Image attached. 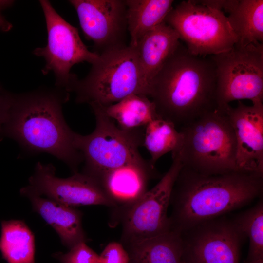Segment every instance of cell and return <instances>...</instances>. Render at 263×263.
<instances>
[{
	"mask_svg": "<svg viewBox=\"0 0 263 263\" xmlns=\"http://www.w3.org/2000/svg\"><path fill=\"white\" fill-rule=\"evenodd\" d=\"M0 251L7 263H35L34 235L24 221H1Z\"/></svg>",
	"mask_w": 263,
	"mask_h": 263,
	"instance_id": "cell-21",
	"label": "cell"
},
{
	"mask_svg": "<svg viewBox=\"0 0 263 263\" xmlns=\"http://www.w3.org/2000/svg\"><path fill=\"white\" fill-rule=\"evenodd\" d=\"M27 198L31 202L33 211L56 231L64 246L69 249L79 243L86 242L81 211L42 196L32 195Z\"/></svg>",
	"mask_w": 263,
	"mask_h": 263,
	"instance_id": "cell-17",
	"label": "cell"
},
{
	"mask_svg": "<svg viewBox=\"0 0 263 263\" xmlns=\"http://www.w3.org/2000/svg\"><path fill=\"white\" fill-rule=\"evenodd\" d=\"M10 102V94L0 93V133L6 123Z\"/></svg>",
	"mask_w": 263,
	"mask_h": 263,
	"instance_id": "cell-28",
	"label": "cell"
},
{
	"mask_svg": "<svg viewBox=\"0 0 263 263\" xmlns=\"http://www.w3.org/2000/svg\"><path fill=\"white\" fill-rule=\"evenodd\" d=\"M182 135L172 122L160 117L149 122L144 132L142 146L147 150L151 165L169 152L178 151L182 145Z\"/></svg>",
	"mask_w": 263,
	"mask_h": 263,
	"instance_id": "cell-23",
	"label": "cell"
},
{
	"mask_svg": "<svg viewBox=\"0 0 263 263\" xmlns=\"http://www.w3.org/2000/svg\"><path fill=\"white\" fill-rule=\"evenodd\" d=\"M69 93L56 87L10 94L2 133L31 153L46 152L61 160L73 173L83 161L74 143L75 132L67 125L62 105Z\"/></svg>",
	"mask_w": 263,
	"mask_h": 263,
	"instance_id": "cell-1",
	"label": "cell"
},
{
	"mask_svg": "<svg viewBox=\"0 0 263 263\" xmlns=\"http://www.w3.org/2000/svg\"><path fill=\"white\" fill-rule=\"evenodd\" d=\"M243 238L249 241L245 262L263 259V203L260 200L253 207L231 220Z\"/></svg>",
	"mask_w": 263,
	"mask_h": 263,
	"instance_id": "cell-24",
	"label": "cell"
},
{
	"mask_svg": "<svg viewBox=\"0 0 263 263\" xmlns=\"http://www.w3.org/2000/svg\"><path fill=\"white\" fill-rule=\"evenodd\" d=\"M68 91L75 93L78 103L102 107L132 94L148 96L136 47L128 45L102 53L84 78L75 76Z\"/></svg>",
	"mask_w": 263,
	"mask_h": 263,
	"instance_id": "cell-4",
	"label": "cell"
},
{
	"mask_svg": "<svg viewBox=\"0 0 263 263\" xmlns=\"http://www.w3.org/2000/svg\"><path fill=\"white\" fill-rule=\"evenodd\" d=\"M195 1L198 3L213 9L222 12H223L222 10H224L226 13L229 14L236 6L238 3L239 0H205Z\"/></svg>",
	"mask_w": 263,
	"mask_h": 263,
	"instance_id": "cell-27",
	"label": "cell"
},
{
	"mask_svg": "<svg viewBox=\"0 0 263 263\" xmlns=\"http://www.w3.org/2000/svg\"><path fill=\"white\" fill-rule=\"evenodd\" d=\"M185 263L183 261V263Z\"/></svg>",
	"mask_w": 263,
	"mask_h": 263,
	"instance_id": "cell-32",
	"label": "cell"
},
{
	"mask_svg": "<svg viewBox=\"0 0 263 263\" xmlns=\"http://www.w3.org/2000/svg\"><path fill=\"white\" fill-rule=\"evenodd\" d=\"M155 171L149 160H144L107 170L94 178L114 203L121 217L148 191Z\"/></svg>",
	"mask_w": 263,
	"mask_h": 263,
	"instance_id": "cell-15",
	"label": "cell"
},
{
	"mask_svg": "<svg viewBox=\"0 0 263 263\" xmlns=\"http://www.w3.org/2000/svg\"><path fill=\"white\" fill-rule=\"evenodd\" d=\"M164 22L178 34L191 55L206 57L230 50L237 37L223 12L197 3L182 1L172 9Z\"/></svg>",
	"mask_w": 263,
	"mask_h": 263,
	"instance_id": "cell-7",
	"label": "cell"
},
{
	"mask_svg": "<svg viewBox=\"0 0 263 263\" xmlns=\"http://www.w3.org/2000/svg\"><path fill=\"white\" fill-rule=\"evenodd\" d=\"M123 245L135 263H183L181 233L174 230Z\"/></svg>",
	"mask_w": 263,
	"mask_h": 263,
	"instance_id": "cell-18",
	"label": "cell"
},
{
	"mask_svg": "<svg viewBox=\"0 0 263 263\" xmlns=\"http://www.w3.org/2000/svg\"><path fill=\"white\" fill-rule=\"evenodd\" d=\"M180 233L185 263H239L243 238L231 220L217 218Z\"/></svg>",
	"mask_w": 263,
	"mask_h": 263,
	"instance_id": "cell-12",
	"label": "cell"
},
{
	"mask_svg": "<svg viewBox=\"0 0 263 263\" xmlns=\"http://www.w3.org/2000/svg\"><path fill=\"white\" fill-rule=\"evenodd\" d=\"M120 129L125 131L143 129L152 120L159 117L154 104L148 96L132 94L112 105H97Z\"/></svg>",
	"mask_w": 263,
	"mask_h": 263,
	"instance_id": "cell-20",
	"label": "cell"
},
{
	"mask_svg": "<svg viewBox=\"0 0 263 263\" xmlns=\"http://www.w3.org/2000/svg\"><path fill=\"white\" fill-rule=\"evenodd\" d=\"M90 107L95 116V129L87 135L75 133L74 139L85 162L83 173L95 178L107 170L145 160L138 150L142 146L145 128L122 130L99 107Z\"/></svg>",
	"mask_w": 263,
	"mask_h": 263,
	"instance_id": "cell-6",
	"label": "cell"
},
{
	"mask_svg": "<svg viewBox=\"0 0 263 263\" xmlns=\"http://www.w3.org/2000/svg\"><path fill=\"white\" fill-rule=\"evenodd\" d=\"M27 197L44 196L62 204L76 208L82 206L102 205L115 207L98 182L83 172H76L67 178L56 176V168L52 164L37 163L29 184L20 190Z\"/></svg>",
	"mask_w": 263,
	"mask_h": 263,
	"instance_id": "cell-11",
	"label": "cell"
},
{
	"mask_svg": "<svg viewBox=\"0 0 263 263\" xmlns=\"http://www.w3.org/2000/svg\"><path fill=\"white\" fill-rule=\"evenodd\" d=\"M224 109L234 131L238 170L263 175V104L238 101Z\"/></svg>",
	"mask_w": 263,
	"mask_h": 263,
	"instance_id": "cell-14",
	"label": "cell"
},
{
	"mask_svg": "<svg viewBox=\"0 0 263 263\" xmlns=\"http://www.w3.org/2000/svg\"><path fill=\"white\" fill-rule=\"evenodd\" d=\"M130 263H135L133 262L131 260V261H130Z\"/></svg>",
	"mask_w": 263,
	"mask_h": 263,
	"instance_id": "cell-31",
	"label": "cell"
},
{
	"mask_svg": "<svg viewBox=\"0 0 263 263\" xmlns=\"http://www.w3.org/2000/svg\"><path fill=\"white\" fill-rule=\"evenodd\" d=\"M227 17L237 37L236 45L263 43V0H240Z\"/></svg>",
	"mask_w": 263,
	"mask_h": 263,
	"instance_id": "cell-22",
	"label": "cell"
},
{
	"mask_svg": "<svg viewBox=\"0 0 263 263\" xmlns=\"http://www.w3.org/2000/svg\"><path fill=\"white\" fill-rule=\"evenodd\" d=\"M171 154V164L159 182L121 216L123 245L171 229L168 209L174 184L183 167L178 152Z\"/></svg>",
	"mask_w": 263,
	"mask_h": 263,
	"instance_id": "cell-10",
	"label": "cell"
},
{
	"mask_svg": "<svg viewBox=\"0 0 263 263\" xmlns=\"http://www.w3.org/2000/svg\"><path fill=\"white\" fill-rule=\"evenodd\" d=\"M216 88L210 56L191 55L180 42L151 80L148 97L159 117L180 128L217 108Z\"/></svg>",
	"mask_w": 263,
	"mask_h": 263,
	"instance_id": "cell-3",
	"label": "cell"
},
{
	"mask_svg": "<svg viewBox=\"0 0 263 263\" xmlns=\"http://www.w3.org/2000/svg\"><path fill=\"white\" fill-rule=\"evenodd\" d=\"M129 45L136 47L142 37L164 20L173 8L172 0H125Z\"/></svg>",
	"mask_w": 263,
	"mask_h": 263,
	"instance_id": "cell-19",
	"label": "cell"
},
{
	"mask_svg": "<svg viewBox=\"0 0 263 263\" xmlns=\"http://www.w3.org/2000/svg\"><path fill=\"white\" fill-rule=\"evenodd\" d=\"M39 2L46 23L47 44L44 47L36 48L33 54L45 60L42 70L43 75L52 71L55 76L56 87L68 92L75 75L70 73L72 67L84 61L92 64L98 59L99 55L87 48L79 36L77 28L61 17L49 1L41 0Z\"/></svg>",
	"mask_w": 263,
	"mask_h": 263,
	"instance_id": "cell-9",
	"label": "cell"
},
{
	"mask_svg": "<svg viewBox=\"0 0 263 263\" xmlns=\"http://www.w3.org/2000/svg\"><path fill=\"white\" fill-rule=\"evenodd\" d=\"M180 40L177 32L163 22L138 43L136 48L138 64L148 93L151 80L179 45Z\"/></svg>",
	"mask_w": 263,
	"mask_h": 263,
	"instance_id": "cell-16",
	"label": "cell"
},
{
	"mask_svg": "<svg viewBox=\"0 0 263 263\" xmlns=\"http://www.w3.org/2000/svg\"><path fill=\"white\" fill-rule=\"evenodd\" d=\"M87 39L95 53L127 45L128 26L125 0H71Z\"/></svg>",
	"mask_w": 263,
	"mask_h": 263,
	"instance_id": "cell-13",
	"label": "cell"
},
{
	"mask_svg": "<svg viewBox=\"0 0 263 263\" xmlns=\"http://www.w3.org/2000/svg\"><path fill=\"white\" fill-rule=\"evenodd\" d=\"M130 261L124 246L116 242L109 243L99 255L100 263H130Z\"/></svg>",
	"mask_w": 263,
	"mask_h": 263,
	"instance_id": "cell-26",
	"label": "cell"
},
{
	"mask_svg": "<svg viewBox=\"0 0 263 263\" xmlns=\"http://www.w3.org/2000/svg\"><path fill=\"white\" fill-rule=\"evenodd\" d=\"M53 256L60 263H100L99 255L86 242L76 244L66 253L56 252Z\"/></svg>",
	"mask_w": 263,
	"mask_h": 263,
	"instance_id": "cell-25",
	"label": "cell"
},
{
	"mask_svg": "<svg viewBox=\"0 0 263 263\" xmlns=\"http://www.w3.org/2000/svg\"><path fill=\"white\" fill-rule=\"evenodd\" d=\"M263 175L240 171L202 174L183 166L170 197L171 229L181 232L244 206L260 196Z\"/></svg>",
	"mask_w": 263,
	"mask_h": 263,
	"instance_id": "cell-2",
	"label": "cell"
},
{
	"mask_svg": "<svg viewBox=\"0 0 263 263\" xmlns=\"http://www.w3.org/2000/svg\"><path fill=\"white\" fill-rule=\"evenodd\" d=\"M1 7L0 5V9ZM12 27V25L5 19L0 13V29L3 31H8Z\"/></svg>",
	"mask_w": 263,
	"mask_h": 263,
	"instance_id": "cell-29",
	"label": "cell"
},
{
	"mask_svg": "<svg viewBox=\"0 0 263 263\" xmlns=\"http://www.w3.org/2000/svg\"><path fill=\"white\" fill-rule=\"evenodd\" d=\"M179 131L183 140L177 152L184 167L205 174L239 171L234 133L224 109L217 108Z\"/></svg>",
	"mask_w": 263,
	"mask_h": 263,
	"instance_id": "cell-5",
	"label": "cell"
},
{
	"mask_svg": "<svg viewBox=\"0 0 263 263\" xmlns=\"http://www.w3.org/2000/svg\"><path fill=\"white\" fill-rule=\"evenodd\" d=\"M245 263H263V259H259L248 262H245Z\"/></svg>",
	"mask_w": 263,
	"mask_h": 263,
	"instance_id": "cell-30",
	"label": "cell"
},
{
	"mask_svg": "<svg viewBox=\"0 0 263 263\" xmlns=\"http://www.w3.org/2000/svg\"><path fill=\"white\" fill-rule=\"evenodd\" d=\"M209 56L216 69L217 108L223 109L235 100L263 102V43L235 44Z\"/></svg>",
	"mask_w": 263,
	"mask_h": 263,
	"instance_id": "cell-8",
	"label": "cell"
}]
</instances>
